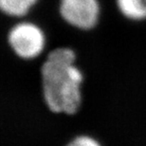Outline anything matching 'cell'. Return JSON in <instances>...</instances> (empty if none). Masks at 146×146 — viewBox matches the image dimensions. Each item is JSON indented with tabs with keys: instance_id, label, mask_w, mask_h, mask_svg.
<instances>
[{
	"instance_id": "4",
	"label": "cell",
	"mask_w": 146,
	"mask_h": 146,
	"mask_svg": "<svg viewBox=\"0 0 146 146\" xmlns=\"http://www.w3.org/2000/svg\"><path fill=\"white\" fill-rule=\"evenodd\" d=\"M119 11L131 20L146 18V0H117Z\"/></svg>"
},
{
	"instance_id": "3",
	"label": "cell",
	"mask_w": 146,
	"mask_h": 146,
	"mask_svg": "<svg viewBox=\"0 0 146 146\" xmlns=\"http://www.w3.org/2000/svg\"><path fill=\"white\" fill-rule=\"evenodd\" d=\"M60 13L73 27L90 30L98 22L100 7L97 0H61Z\"/></svg>"
},
{
	"instance_id": "5",
	"label": "cell",
	"mask_w": 146,
	"mask_h": 146,
	"mask_svg": "<svg viewBox=\"0 0 146 146\" xmlns=\"http://www.w3.org/2000/svg\"><path fill=\"white\" fill-rule=\"evenodd\" d=\"M37 0H0V8L7 15L20 17L27 14Z\"/></svg>"
},
{
	"instance_id": "2",
	"label": "cell",
	"mask_w": 146,
	"mask_h": 146,
	"mask_svg": "<svg viewBox=\"0 0 146 146\" xmlns=\"http://www.w3.org/2000/svg\"><path fill=\"white\" fill-rule=\"evenodd\" d=\"M8 42L17 56L29 60L37 57L43 51L46 38L38 26L23 22L15 25L10 31Z\"/></svg>"
},
{
	"instance_id": "1",
	"label": "cell",
	"mask_w": 146,
	"mask_h": 146,
	"mask_svg": "<svg viewBox=\"0 0 146 146\" xmlns=\"http://www.w3.org/2000/svg\"><path fill=\"white\" fill-rule=\"evenodd\" d=\"M74 62L72 49L58 48L49 52L42 65L43 97L51 112L72 115L80 107L83 74Z\"/></svg>"
},
{
	"instance_id": "6",
	"label": "cell",
	"mask_w": 146,
	"mask_h": 146,
	"mask_svg": "<svg viewBox=\"0 0 146 146\" xmlns=\"http://www.w3.org/2000/svg\"><path fill=\"white\" fill-rule=\"evenodd\" d=\"M66 146H101V144L91 137L78 136Z\"/></svg>"
}]
</instances>
